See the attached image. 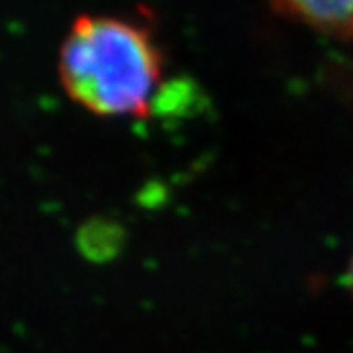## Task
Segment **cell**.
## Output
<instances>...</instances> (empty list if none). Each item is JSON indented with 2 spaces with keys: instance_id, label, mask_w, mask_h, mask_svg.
<instances>
[{
  "instance_id": "cell-1",
  "label": "cell",
  "mask_w": 353,
  "mask_h": 353,
  "mask_svg": "<svg viewBox=\"0 0 353 353\" xmlns=\"http://www.w3.org/2000/svg\"><path fill=\"white\" fill-rule=\"evenodd\" d=\"M69 99L104 118L145 116L163 81V55L136 22L106 14L73 20L57 61Z\"/></svg>"
},
{
  "instance_id": "cell-2",
  "label": "cell",
  "mask_w": 353,
  "mask_h": 353,
  "mask_svg": "<svg viewBox=\"0 0 353 353\" xmlns=\"http://www.w3.org/2000/svg\"><path fill=\"white\" fill-rule=\"evenodd\" d=\"M281 12L336 36H353V0H271Z\"/></svg>"
},
{
  "instance_id": "cell-3",
  "label": "cell",
  "mask_w": 353,
  "mask_h": 353,
  "mask_svg": "<svg viewBox=\"0 0 353 353\" xmlns=\"http://www.w3.org/2000/svg\"><path fill=\"white\" fill-rule=\"evenodd\" d=\"M347 281H350V290H352L353 294V257L352 261H350V269H347Z\"/></svg>"
}]
</instances>
